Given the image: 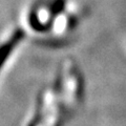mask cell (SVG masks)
<instances>
[{
	"mask_svg": "<svg viewBox=\"0 0 126 126\" xmlns=\"http://www.w3.org/2000/svg\"><path fill=\"white\" fill-rule=\"evenodd\" d=\"M23 37H24V33L21 30H16L12 34V36L0 45V70L2 69L6 61L9 60L14 49L21 42Z\"/></svg>",
	"mask_w": 126,
	"mask_h": 126,
	"instance_id": "obj_1",
	"label": "cell"
}]
</instances>
